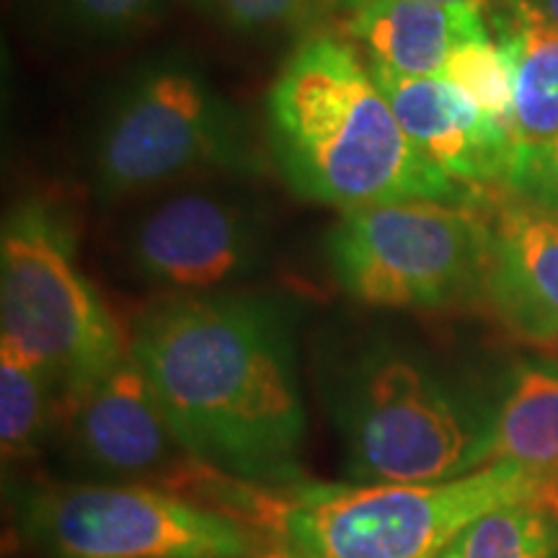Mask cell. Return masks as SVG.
Here are the masks:
<instances>
[{"mask_svg": "<svg viewBox=\"0 0 558 558\" xmlns=\"http://www.w3.org/2000/svg\"><path fill=\"white\" fill-rule=\"evenodd\" d=\"M130 354L192 458L251 486L300 484L308 416L277 300L166 295L140 313Z\"/></svg>", "mask_w": 558, "mask_h": 558, "instance_id": "cell-1", "label": "cell"}, {"mask_svg": "<svg viewBox=\"0 0 558 558\" xmlns=\"http://www.w3.org/2000/svg\"><path fill=\"white\" fill-rule=\"evenodd\" d=\"M277 169L292 194L341 213L403 199L481 202L411 143L367 62L333 34L290 54L267 99Z\"/></svg>", "mask_w": 558, "mask_h": 558, "instance_id": "cell-2", "label": "cell"}, {"mask_svg": "<svg viewBox=\"0 0 558 558\" xmlns=\"http://www.w3.org/2000/svg\"><path fill=\"white\" fill-rule=\"evenodd\" d=\"M558 492L518 463L494 460L437 484H292L262 488L254 525L277 558H439L481 514Z\"/></svg>", "mask_w": 558, "mask_h": 558, "instance_id": "cell-3", "label": "cell"}, {"mask_svg": "<svg viewBox=\"0 0 558 558\" xmlns=\"http://www.w3.org/2000/svg\"><path fill=\"white\" fill-rule=\"evenodd\" d=\"M326 399L352 484H437L492 463L494 414H478L401 347L360 349Z\"/></svg>", "mask_w": 558, "mask_h": 558, "instance_id": "cell-4", "label": "cell"}, {"mask_svg": "<svg viewBox=\"0 0 558 558\" xmlns=\"http://www.w3.org/2000/svg\"><path fill=\"white\" fill-rule=\"evenodd\" d=\"M256 169L239 111L181 52L153 54L120 83L88 160L90 192L107 205L202 171Z\"/></svg>", "mask_w": 558, "mask_h": 558, "instance_id": "cell-5", "label": "cell"}, {"mask_svg": "<svg viewBox=\"0 0 558 558\" xmlns=\"http://www.w3.org/2000/svg\"><path fill=\"white\" fill-rule=\"evenodd\" d=\"M3 347L37 365L60 403L130 357V337L75 264L73 235L41 202H24L0 241Z\"/></svg>", "mask_w": 558, "mask_h": 558, "instance_id": "cell-6", "label": "cell"}, {"mask_svg": "<svg viewBox=\"0 0 558 558\" xmlns=\"http://www.w3.org/2000/svg\"><path fill=\"white\" fill-rule=\"evenodd\" d=\"M21 538L47 558H277L262 527L143 484H41L16 497Z\"/></svg>", "mask_w": 558, "mask_h": 558, "instance_id": "cell-7", "label": "cell"}, {"mask_svg": "<svg viewBox=\"0 0 558 558\" xmlns=\"http://www.w3.org/2000/svg\"><path fill=\"white\" fill-rule=\"evenodd\" d=\"M488 248L492 218L476 202L403 199L341 213L326 259L360 303L432 311L481 292Z\"/></svg>", "mask_w": 558, "mask_h": 558, "instance_id": "cell-8", "label": "cell"}, {"mask_svg": "<svg viewBox=\"0 0 558 558\" xmlns=\"http://www.w3.org/2000/svg\"><path fill=\"white\" fill-rule=\"evenodd\" d=\"M65 456L94 481L169 488L243 518L251 484L199 463L173 435L148 378L132 360L60 403Z\"/></svg>", "mask_w": 558, "mask_h": 558, "instance_id": "cell-9", "label": "cell"}, {"mask_svg": "<svg viewBox=\"0 0 558 558\" xmlns=\"http://www.w3.org/2000/svg\"><path fill=\"white\" fill-rule=\"evenodd\" d=\"M122 254L132 275L169 295L222 292L262 269L269 222L259 202L226 186H184L137 213Z\"/></svg>", "mask_w": 558, "mask_h": 558, "instance_id": "cell-10", "label": "cell"}, {"mask_svg": "<svg viewBox=\"0 0 558 558\" xmlns=\"http://www.w3.org/2000/svg\"><path fill=\"white\" fill-rule=\"evenodd\" d=\"M416 150L458 184L484 194L509 184L518 137L439 75H409L367 62Z\"/></svg>", "mask_w": 558, "mask_h": 558, "instance_id": "cell-11", "label": "cell"}, {"mask_svg": "<svg viewBox=\"0 0 558 558\" xmlns=\"http://www.w3.org/2000/svg\"><path fill=\"white\" fill-rule=\"evenodd\" d=\"M481 292L509 331L533 344H556L558 213L520 199L497 209Z\"/></svg>", "mask_w": 558, "mask_h": 558, "instance_id": "cell-12", "label": "cell"}, {"mask_svg": "<svg viewBox=\"0 0 558 558\" xmlns=\"http://www.w3.org/2000/svg\"><path fill=\"white\" fill-rule=\"evenodd\" d=\"M347 32L369 60L409 75H439L458 45L492 37L486 11L435 0H339Z\"/></svg>", "mask_w": 558, "mask_h": 558, "instance_id": "cell-13", "label": "cell"}, {"mask_svg": "<svg viewBox=\"0 0 558 558\" xmlns=\"http://www.w3.org/2000/svg\"><path fill=\"white\" fill-rule=\"evenodd\" d=\"M486 11L514 65L512 130L520 148L558 137V26L527 0H492Z\"/></svg>", "mask_w": 558, "mask_h": 558, "instance_id": "cell-14", "label": "cell"}, {"mask_svg": "<svg viewBox=\"0 0 558 558\" xmlns=\"http://www.w3.org/2000/svg\"><path fill=\"white\" fill-rule=\"evenodd\" d=\"M509 460L558 484V369L525 365L494 411L492 463Z\"/></svg>", "mask_w": 558, "mask_h": 558, "instance_id": "cell-15", "label": "cell"}, {"mask_svg": "<svg viewBox=\"0 0 558 558\" xmlns=\"http://www.w3.org/2000/svg\"><path fill=\"white\" fill-rule=\"evenodd\" d=\"M439 558H558V492L481 514Z\"/></svg>", "mask_w": 558, "mask_h": 558, "instance_id": "cell-16", "label": "cell"}, {"mask_svg": "<svg viewBox=\"0 0 558 558\" xmlns=\"http://www.w3.org/2000/svg\"><path fill=\"white\" fill-rule=\"evenodd\" d=\"M60 418V396L37 365L13 349L0 352V445L5 463L29 460Z\"/></svg>", "mask_w": 558, "mask_h": 558, "instance_id": "cell-17", "label": "cell"}, {"mask_svg": "<svg viewBox=\"0 0 558 558\" xmlns=\"http://www.w3.org/2000/svg\"><path fill=\"white\" fill-rule=\"evenodd\" d=\"M439 78L452 83L488 117L512 128L514 65L497 39L484 37L458 45L439 70Z\"/></svg>", "mask_w": 558, "mask_h": 558, "instance_id": "cell-18", "label": "cell"}, {"mask_svg": "<svg viewBox=\"0 0 558 558\" xmlns=\"http://www.w3.org/2000/svg\"><path fill=\"white\" fill-rule=\"evenodd\" d=\"M169 0H47L65 29L88 39H120L150 26Z\"/></svg>", "mask_w": 558, "mask_h": 558, "instance_id": "cell-19", "label": "cell"}, {"mask_svg": "<svg viewBox=\"0 0 558 558\" xmlns=\"http://www.w3.org/2000/svg\"><path fill=\"white\" fill-rule=\"evenodd\" d=\"M333 0H194V5L233 32H284L311 24Z\"/></svg>", "mask_w": 558, "mask_h": 558, "instance_id": "cell-20", "label": "cell"}, {"mask_svg": "<svg viewBox=\"0 0 558 558\" xmlns=\"http://www.w3.org/2000/svg\"><path fill=\"white\" fill-rule=\"evenodd\" d=\"M507 192L527 205L558 213V137L518 150Z\"/></svg>", "mask_w": 558, "mask_h": 558, "instance_id": "cell-21", "label": "cell"}, {"mask_svg": "<svg viewBox=\"0 0 558 558\" xmlns=\"http://www.w3.org/2000/svg\"><path fill=\"white\" fill-rule=\"evenodd\" d=\"M527 3L533 5L541 16H546L550 24L558 26V0H527Z\"/></svg>", "mask_w": 558, "mask_h": 558, "instance_id": "cell-22", "label": "cell"}, {"mask_svg": "<svg viewBox=\"0 0 558 558\" xmlns=\"http://www.w3.org/2000/svg\"><path fill=\"white\" fill-rule=\"evenodd\" d=\"M435 3H448V5H478V9H488L492 0H435Z\"/></svg>", "mask_w": 558, "mask_h": 558, "instance_id": "cell-23", "label": "cell"}]
</instances>
